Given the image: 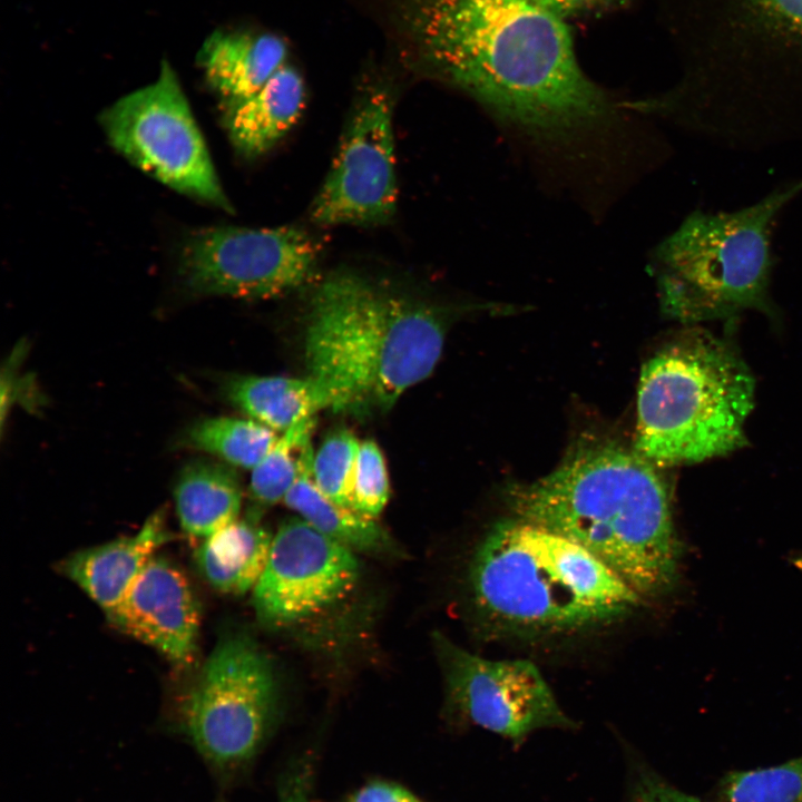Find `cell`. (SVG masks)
<instances>
[{
  "mask_svg": "<svg viewBox=\"0 0 802 802\" xmlns=\"http://www.w3.org/2000/svg\"><path fill=\"white\" fill-rule=\"evenodd\" d=\"M173 539L165 514L159 510L133 536L74 552L60 561L59 570L107 614L155 552Z\"/></svg>",
  "mask_w": 802,
  "mask_h": 802,
  "instance_id": "cell-15",
  "label": "cell"
},
{
  "mask_svg": "<svg viewBox=\"0 0 802 802\" xmlns=\"http://www.w3.org/2000/svg\"><path fill=\"white\" fill-rule=\"evenodd\" d=\"M693 74L704 89L802 88V0H686Z\"/></svg>",
  "mask_w": 802,
  "mask_h": 802,
  "instance_id": "cell-8",
  "label": "cell"
},
{
  "mask_svg": "<svg viewBox=\"0 0 802 802\" xmlns=\"http://www.w3.org/2000/svg\"><path fill=\"white\" fill-rule=\"evenodd\" d=\"M314 428L315 417L294 424L252 469L250 495L258 507L283 501L299 476L301 448Z\"/></svg>",
  "mask_w": 802,
  "mask_h": 802,
  "instance_id": "cell-23",
  "label": "cell"
},
{
  "mask_svg": "<svg viewBox=\"0 0 802 802\" xmlns=\"http://www.w3.org/2000/svg\"><path fill=\"white\" fill-rule=\"evenodd\" d=\"M277 439L276 431L251 418L215 417L189 426L178 444L214 454L231 466L252 470Z\"/></svg>",
  "mask_w": 802,
  "mask_h": 802,
  "instance_id": "cell-22",
  "label": "cell"
},
{
  "mask_svg": "<svg viewBox=\"0 0 802 802\" xmlns=\"http://www.w3.org/2000/svg\"><path fill=\"white\" fill-rule=\"evenodd\" d=\"M754 391V378L736 350L694 329L644 364L634 449L657 467L727 454L746 443Z\"/></svg>",
  "mask_w": 802,
  "mask_h": 802,
  "instance_id": "cell-5",
  "label": "cell"
},
{
  "mask_svg": "<svg viewBox=\"0 0 802 802\" xmlns=\"http://www.w3.org/2000/svg\"><path fill=\"white\" fill-rule=\"evenodd\" d=\"M182 731L218 773L234 775L258 754L280 716L274 665L248 635L219 639L178 710Z\"/></svg>",
  "mask_w": 802,
  "mask_h": 802,
  "instance_id": "cell-7",
  "label": "cell"
},
{
  "mask_svg": "<svg viewBox=\"0 0 802 802\" xmlns=\"http://www.w3.org/2000/svg\"><path fill=\"white\" fill-rule=\"evenodd\" d=\"M273 536L251 512L200 540L193 557L198 573L217 591L239 596L253 590L270 556Z\"/></svg>",
  "mask_w": 802,
  "mask_h": 802,
  "instance_id": "cell-19",
  "label": "cell"
},
{
  "mask_svg": "<svg viewBox=\"0 0 802 802\" xmlns=\"http://www.w3.org/2000/svg\"><path fill=\"white\" fill-rule=\"evenodd\" d=\"M304 104V80L285 63L256 92L224 107V126L233 147L245 158L265 154L299 120Z\"/></svg>",
  "mask_w": 802,
  "mask_h": 802,
  "instance_id": "cell-17",
  "label": "cell"
},
{
  "mask_svg": "<svg viewBox=\"0 0 802 802\" xmlns=\"http://www.w3.org/2000/svg\"><path fill=\"white\" fill-rule=\"evenodd\" d=\"M420 35L437 70L536 154L609 172L627 116L581 70L565 20L532 0H429Z\"/></svg>",
  "mask_w": 802,
  "mask_h": 802,
  "instance_id": "cell-1",
  "label": "cell"
},
{
  "mask_svg": "<svg viewBox=\"0 0 802 802\" xmlns=\"http://www.w3.org/2000/svg\"><path fill=\"white\" fill-rule=\"evenodd\" d=\"M714 802H802V756L774 766L728 772L716 788Z\"/></svg>",
  "mask_w": 802,
  "mask_h": 802,
  "instance_id": "cell-24",
  "label": "cell"
},
{
  "mask_svg": "<svg viewBox=\"0 0 802 802\" xmlns=\"http://www.w3.org/2000/svg\"><path fill=\"white\" fill-rule=\"evenodd\" d=\"M432 644L442 672L446 710L519 744L535 731L570 728L538 667L527 659H488L434 632Z\"/></svg>",
  "mask_w": 802,
  "mask_h": 802,
  "instance_id": "cell-11",
  "label": "cell"
},
{
  "mask_svg": "<svg viewBox=\"0 0 802 802\" xmlns=\"http://www.w3.org/2000/svg\"><path fill=\"white\" fill-rule=\"evenodd\" d=\"M397 199L392 98L374 88L354 109L310 217L322 226L384 224Z\"/></svg>",
  "mask_w": 802,
  "mask_h": 802,
  "instance_id": "cell-12",
  "label": "cell"
},
{
  "mask_svg": "<svg viewBox=\"0 0 802 802\" xmlns=\"http://www.w3.org/2000/svg\"><path fill=\"white\" fill-rule=\"evenodd\" d=\"M173 495L180 528L192 539L203 540L238 519L239 481L222 463L204 458L187 462Z\"/></svg>",
  "mask_w": 802,
  "mask_h": 802,
  "instance_id": "cell-20",
  "label": "cell"
},
{
  "mask_svg": "<svg viewBox=\"0 0 802 802\" xmlns=\"http://www.w3.org/2000/svg\"><path fill=\"white\" fill-rule=\"evenodd\" d=\"M313 767L309 757L294 762L282 776L277 802H313Z\"/></svg>",
  "mask_w": 802,
  "mask_h": 802,
  "instance_id": "cell-28",
  "label": "cell"
},
{
  "mask_svg": "<svg viewBox=\"0 0 802 802\" xmlns=\"http://www.w3.org/2000/svg\"><path fill=\"white\" fill-rule=\"evenodd\" d=\"M390 497V483L384 457L373 440L360 443L353 479L351 508L376 518Z\"/></svg>",
  "mask_w": 802,
  "mask_h": 802,
  "instance_id": "cell-26",
  "label": "cell"
},
{
  "mask_svg": "<svg viewBox=\"0 0 802 802\" xmlns=\"http://www.w3.org/2000/svg\"><path fill=\"white\" fill-rule=\"evenodd\" d=\"M625 802H702L687 794L637 757H629Z\"/></svg>",
  "mask_w": 802,
  "mask_h": 802,
  "instance_id": "cell-27",
  "label": "cell"
},
{
  "mask_svg": "<svg viewBox=\"0 0 802 802\" xmlns=\"http://www.w3.org/2000/svg\"><path fill=\"white\" fill-rule=\"evenodd\" d=\"M469 587L478 618L499 636L587 630L643 602L585 548L520 518L499 522L478 545Z\"/></svg>",
  "mask_w": 802,
  "mask_h": 802,
  "instance_id": "cell-4",
  "label": "cell"
},
{
  "mask_svg": "<svg viewBox=\"0 0 802 802\" xmlns=\"http://www.w3.org/2000/svg\"><path fill=\"white\" fill-rule=\"evenodd\" d=\"M361 441L348 429L327 436L313 457V480L333 502L351 508L354 472Z\"/></svg>",
  "mask_w": 802,
  "mask_h": 802,
  "instance_id": "cell-25",
  "label": "cell"
},
{
  "mask_svg": "<svg viewBox=\"0 0 802 802\" xmlns=\"http://www.w3.org/2000/svg\"><path fill=\"white\" fill-rule=\"evenodd\" d=\"M100 125L110 145L168 187L232 212L206 143L176 74L166 61L157 79L106 108Z\"/></svg>",
  "mask_w": 802,
  "mask_h": 802,
  "instance_id": "cell-9",
  "label": "cell"
},
{
  "mask_svg": "<svg viewBox=\"0 0 802 802\" xmlns=\"http://www.w3.org/2000/svg\"><path fill=\"white\" fill-rule=\"evenodd\" d=\"M314 451L309 438L300 451L299 476L283 502L314 529L355 554L402 557L403 551L376 518L330 500L313 480Z\"/></svg>",
  "mask_w": 802,
  "mask_h": 802,
  "instance_id": "cell-18",
  "label": "cell"
},
{
  "mask_svg": "<svg viewBox=\"0 0 802 802\" xmlns=\"http://www.w3.org/2000/svg\"><path fill=\"white\" fill-rule=\"evenodd\" d=\"M800 192L802 179L737 211L689 214L653 254L665 311L698 322L767 310L770 228Z\"/></svg>",
  "mask_w": 802,
  "mask_h": 802,
  "instance_id": "cell-6",
  "label": "cell"
},
{
  "mask_svg": "<svg viewBox=\"0 0 802 802\" xmlns=\"http://www.w3.org/2000/svg\"><path fill=\"white\" fill-rule=\"evenodd\" d=\"M346 802H426L405 786L387 780H372L349 795Z\"/></svg>",
  "mask_w": 802,
  "mask_h": 802,
  "instance_id": "cell-29",
  "label": "cell"
},
{
  "mask_svg": "<svg viewBox=\"0 0 802 802\" xmlns=\"http://www.w3.org/2000/svg\"><path fill=\"white\" fill-rule=\"evenodd\" d=\"M320 255V243L296 226L206 227L184 241L179 275L196 295L271 299L309 283Z\"/></svg>",
  "mask_w": 802,
  "mask_h": 802,
  "instance_id": "cell-10",
  "label": "cell"
},
{
  "mask_svg": "<svg viewBox=\"0 0 802 802\" xmlns=\"http://www.w3.org/2000/svg\"><path fill=\"white\" fill-rule=\"evenodd\" d=\"M657 466L608 439L573 447L547 476L515 485L517 518L585 548L644 600L676 586L683 554L672 490Z\"/></svg>",
  "mask_w": 802,
  "mask_h": 802,
  "instance_id": "cell-2",
  "label": "cell"
},
{
  "mask_svg": "<svg viewBox=\"0 0 802 802\" xmlns=\"http://www.w3.org/2000/svg\"><path fill=\"white\" fill-rule=\"evenodd\" d=\"M225 394L248 418L276 432L332 409L329 391L310 375L236 376L226 382Z\"/></svg>",
  "mask_w": 802,
  "mask_h": 802,
  "instance_id": "cell-21",
  "label": "cell"
},
{
  "mask_svg": "<svg viewBox=\"0 0 802 802\" xmlns=\"http://www.w3.org/2000/svg\"><path fill=\"white\" fill-rule=\"evenodd\" d=\"M793 564H794L799 569L802 570V555L795 557V558L793 559Z\"/></svg>",
  "mask_w": 802,
  "mask_h": 802,
  "instance_id": "cell-31",
  "label": "cell"
},
{
  "mask_svg": "<svg viewBox=\"0 0 802 802\" xmlns=\"http://www.w3.org/2000/svg\"><path fill=\"white\" fill-rule=\"evenodd\" d=\"M286 58L287 45L274 33L216 31L205 40L197 61L226 107L262 88Z\"/></svg>",
  "mask_w": 802,
  "mask_h": 802,
  "instance_id": "cell-16",
  "label": "cell"
},
{
  "mask_svg": "<svg viewBox=\"0 0 802 802\" xmlns=\"http://www.w3.org/2000/svg\"><path fill=\"white\" fill-rule=\"evenodd\" d=\"M123 633L149 645L178 667L195 658L200 625L197 598L185 574L154 556L107 614Z\"/></svg>",
  "mask_w": 802,
  "mask_h": 802,
  "instance_id": "cell-14",
  "label": "cell"
},
{
  "mask_svg": "<svg viewBox=\"0 0 802 802\" xmlns=\"http://www.w3.org/2000/svg\"><path fill=\"white\" fill-rule=\"evenodd\" d=\"M565 19L568 16L599 9L616 3L618 0H532Z\"/></svg>",
  "mask_w": 802,
  "mask_h": 802,
  "instance_id": "cell-30",
  "label": "cell"
},
{
  "mask_svg": "<svg viewBox=\"0 0 802 802\" xmlns=\"http://www.w3.org/2000/svg\"><path fill=\"white\" fill-rule=\"evenodd\" d=\"M360 578L356 554L291 518L273 536L265 569L252 590L258 620L283 628L309 620L345 599Z\"/></svg>",
  "mask_w": 802,
  "mask_h": 802,
  "instance_id": "cell-13",
  "label": "cell"
},
{
  "mask_svg": "<svg viewBox=\"0 0 802 802\" xmlns=\"http://www.w3.org/2000/svg\"><path fill=\"white\" fill-rule=\"evenodd\" d=\"M443 343L434 309L340 272L312 295L304 360L309 375L329 391L332 410L385 412L432 373Z\"/></svg>",
  "mask_w": 802,
  "mask_h": 802,
  "instance_id": "cell-3",
  "label": "cell"
}]
</instances>
